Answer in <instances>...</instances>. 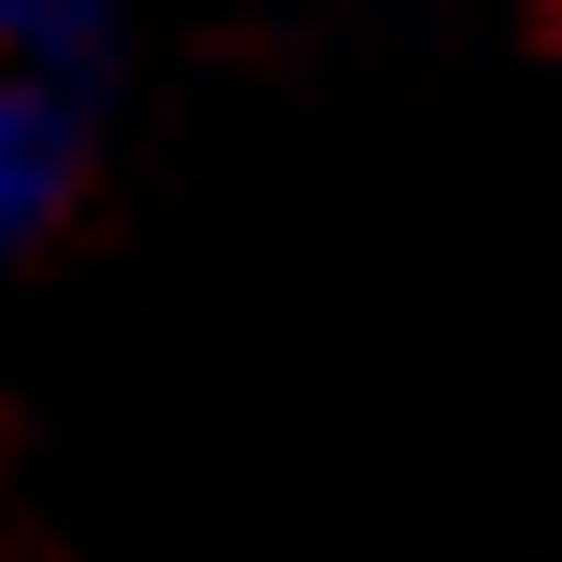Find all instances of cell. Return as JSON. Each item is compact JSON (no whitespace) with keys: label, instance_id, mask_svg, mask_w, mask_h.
Here are the masks:
<instances>
[{"label":"cell","instance_id":"6da1fadb","mask_svg":"<svg viewBox=\"0 0 562 562\" xmlns=\"http://www.w3.org/2000/svg\"><path fill=\"white\" fill-rule=\"evenodd\" d=\"M57 169H70V127L29 99V85H14V70H0V239L57 198Z\"/></svg>","mask_w":562,"mask_h":562},{"label":"cell","instance_id":"7a4b0ae2","mask_svg":"<svg viewBox=\"0 0 562 562\" xmlns=\"http://www.w3.org/2000/svg\"><path fill=\"white\" fill-rule=\"evenodd\" d=\"M535 14H549V29H562V0H535Z\"/></svg>","mask_w":562,"mask_h":562}]
</instances>
